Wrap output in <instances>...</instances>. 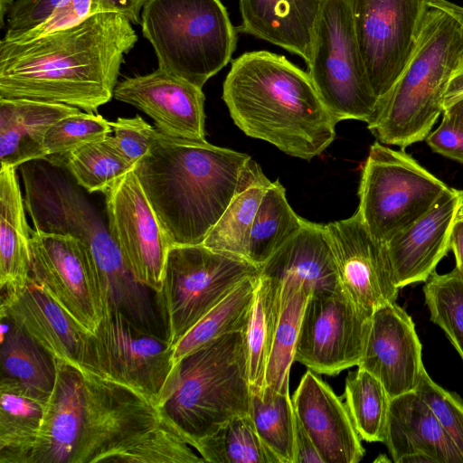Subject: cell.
<instances>
[{
  "label": "cell",
  "mask_w": 463,
  "mask_h": 463,
  "mask_svg": "<svg viewBox=\"0 0 463 463\" xmlns=\"http://www.w3.org/2000/svg\"><path fill=\"white\" fill-rule=\"evenodd\" d=\"M137 35L118 13L24 42H0V98L29 99L96 112L114 95L124 56Z\"/></svg>",
  "instance_id": "1"
},
{
  "label": "cell",
  "mask_w": 463,
  "mask_h": 463,
  "mask_svg": "<svg viewBox=\"0 0 463 463\" xmlns=\"http://www.w3.org/2000/svg\"><path fill=\"white\" fill-rule=\"evenodd\" d=\"M222 99L234 124L288 156L311 160L335 137L337 121L307 72L283 55L248 52L232 62Z\"/></svg>",
  "instance_id": "2"
},
{
  "label": "cell",
  "mask_w": 463,
  "mask_h": 463,
  "mask_svg": "<svg viewBox=\"0 0 463 463\" xmlns=\"http://www.w3.org/2000/svg\"><path fill=\"white\" fill-rule=\"evenodd\" d=\"M250 158L156 128L134 172L172 244L198 245L227 209Z\"/></svg>",
  "instance_id": "3"
},
{
  "label": "cell",
  "mask_w": 463,
  "mask_h": 463,
  "mask_svg": "<svg viewBox=\"0 0 463 463\" xmlns=\"http://www.w3.org/2000/svg\"><path fill=\"white\" fill-rule=\"evenodd\" d=\"M463 71V8L431 0L415 51L369 130L384 145L405 148L425 140L443 112L444 96Z\"/></svg>",
  "instance_id": "4"
},
{
  "label": "cell",
  "mask_w": 463,
  "mask_h": 463,
  "mask_svg": "<svg viewBox=\"0 0 463 463\" xmlns=\"http://www.w3.org/2000/svg\"><path fill=\"white\" fill-rule=\"evenodd\" d=\"M178 364L176 385L161 409L194 449L234 416L250 413L246 331L222 335Z\"/></svg>",
  "instance_id": "5"
},
{
  "label": "cell",
  "mask_w": 463,
  "mask_h": 463,
  "mask_svg": "<svg viewBox=\"0 0 463 463\" xmlns=\"http://www.w3.org/2000/svg\"><path fill=\"white\" fill-rule=\"evenodd\" d=\"M21 173L25 209L34 229L71 234L84 242L99 298L121 302L131 297L138 283L90 202L68 180L41 164L25 163Z\"/></svg>",
  "instance_id": "6"
},
{
  "label": "cell",
  "mask_w": 463,
  "mask_h": 463,
  "mask_svg": "<svg viewBox=\"0 0 463 463\" xmlns=\"http://www.w3.org/2000/svg\"><path fill=\"white\" fill-rule=\"evenodd\" d=\"M141 27L158 68L201 89L236 48V30L220 0H148Z\"/></svg>",
  "instance_id": "7"
},
{
  "label": "cell",
  "mask_w": 463,
  "mask_h": 463,
  "mask_svg": "<svg viewBox=\"0 0 463 463\" xmlns=\"http://www.w3.org/2000/svg\"><path fill=\"white\" fill-rule=\"evenodd\" d=\"M261 268L198 245H172L163 284L155 293L166 339L173 346L207 312Z\"/></svg>",
  "instance_id": "8"
},
{
  "label": "cell",
  "mask_w": 463,
  "mask_h": 463,
  "mask_svg": "<svg viewBox=\"0 0 463 463\" xmlns=\"http://www.w3.org/2000/svg\"><path fill=\"white\" fill-rule=\"evenodd\" d=\"M308 75L322 102L339 122L372 123L379 101L357 44L350 0H322L312 41Z\"/></svg>",
  "instance_id": "9"
},
{
  "label": "cell",
  "mask_w": 463,
  "mask_h": 463,
  "mask_svg": "<svg viewBox=\"0 0 463 463\" xmlns=\"http://www.w3.org/2000/svg\"><path fill=\"white\" fill-rule=\"evenodd\" d=\"M449 188L404 148L375 141L362 169L357 211L373 236L385 243L425 214Z\"/></svg>",
  "instance_id": "10"
},
{
  "label": "cell",
  "mask_w": 463,
  "mask_h": 463,
  "mask_svg": "<svg viewBox=\"0 0 463 463\" xmlns=\"http://www.w3.org/2000/svg\"><path fill=\"white\" fill-rule=\"evenodd\" d=\"M90 339L92 372L129 386L163 407L179 373L165 336L112 315L101 318Z\"/></svg>",
  "instance_id": "11"
},
{
  "label": "cell",
  "mask_w": 463,
  "mask_h": 463,
  "mask_svg": "<svg viewBox=\"0 0 463 463\" xmlns=\"http://www.w3.org/2000/svg\"><path fill=\"white\" fill-rule=\"evenodd\" d=\"M430 1L350 0L360 54L379 106L415 51Z\"/></svg>",
  "instance_id": "12"
},
{
  "label": "cell",
  "mask_w": 463,
  "mask_h": 463,
  "mask_svg": "<svg viewBox=\"0 0 463 463\" xmlns=\"http://www.w3.org/2000/svg\"><path fill=\"white\" fill-rule=\"evenodd\" d=\"M370 320L341 289L311 294L302 314L295 361L327 375L357 366Z\"/></svg>",
  "instance_id": "13"
},
{
  "label": "cell",
  "mask_w": 463,
  "mask_h": 463,
  "mask_svg": "<svg viewBox=\"0 0 463 463\" xmlns=\"http://www.w3.org/2000/svg\"><path fill=\"white\" fill-rule=\"evenodd\" d=\"M104 194L109 232L127 267L140 284L155 293L159 291L173 244L134 169Z\"/></svg>",
  "instance_id": "14"
},
{
  "label": "cell",
  "mask_w": 463,
  "mask_h": 463,
  "mask_svg": "<svg viewBox=\"0 0 463 463\" xmlns=\"http://www.w3.org/2000/svg\"><path fill=\"white\" fill-rule=\"evenodd\" d=\"M83 378L84 419L71 463H96L104 453L154 423L161 408L123 383L90 370Z\"/></svg>",
  "instance_id": "15"
},
{
  "label": "cell",
  "mask_w": 463,
  "mask_h": 463,
  "mask_svg": "<svg viewBox=\"0 0 463 463\" xmlns=\"http://www.w3.org/2000/svg\"><path fill=\"white\" fill-rule=\"evenodd\" d=\"M31 278L85 331L95 332L101 314L84 242L71 234L31 229Z\"/></svg>",
  "instance_id": "16"
},
{
  "label": "cell",
  "mask_w": 463,
  "mask_h": 463,
  "mask_svg": "<svg viewBox=\"0 0 463 463\" xmlns=\"http://www.w3.org/2000/svg\"><path fill=\"white\" fill-rule=\"evenodd\" d=\"M344 294L364 314L395 303L398 288L383 242L373 236L358 211L326 224Z\"/></svg>",
  "instance_id": "17"
},
{
  "label": "cell",
  "mask_w": 463,
  "mask_h": 463,
  "mask_svg": "<svg viewBox=\"0 0 463 463\" xmlns=\"http://www.w3.org/2000/svg\"><path fill=\"white\" fill-rule=\"evenodd\" d=\"M1 291V317L23 328L54 358L79 371H91L90 334L31 277L24 286Z\"/></svg>",
  "instance_id": "18"
},
{
  "label": "cell",
  "mask_w": 463,
  "mask_h": 463,
  "mask_svg": "<svg viewBox=\"0 0 463 463\" xmlns=\"http://www.w3.org/2000/svg\"><path fill=\"white\" fill-rule=\"evenodd\" d=\"M421 344L411 316L398 304L374 310L358 368L384 386L390 398L416 390L425 371Z\"/></svg>",
  "instance_id": "19"
},
{
  "label": "cell",
  "mask_w": 463,
  "mask_h": 463,
  "mask_svg": "<svg viewBox=\"0 0 463 463\" xmlns=\"http://www.w3.org/2000/svg\"><path fill=\"white\" fill-rule=\"evenodd\" d=\"M113 97L145 112L164 134L205 139V97L202 89L160 68L118 82Z\"/></svg>",
  "instance_id": "20"
},
{
  "label": "cell",
  "mask_w": 463,
  "mask_h": 463,
  "mask_svg": "<svg viewBox=\"0 0 463 463\" xmlns=\"http://www.w3.org/2000/svg\"><path fill=\"white\" fill-rule=\"evenodd\" d=\"M463 190L449 187L417 221L384 243L398 288L425 282L450 250Z\"/></svg>",
  "instance_id": "21"
},
{
  "label": "cell",
  "mask_w": 463,
  "mask_h": 463,
  "mask_svg": "<svg viewBox=\"0 0 463 463\" xmlns=\"http://www.w3.org/2000/svg\"><path fill=\"white\" fill-rule=\"evenodd\" d=\"M291 400L324 463H358L364 458L361 438L346 405L313 371L303 375Z\"/></svg>",
  "instance_id": "22"
},
{
  "label": "cell",
  "mask_w": 463,
  "mask_h": 463,
  "mask_svg": "<svg viewBox=\"0 0 463 463\" xmlns=\"http://www.w3.org/2000/svg\"><path fill=\"white\" fill-rule=\"evenodd\" d=\"M395 463H463V456L416 391L391 399L383 442Z\"/></svg>",
  "instance_id": "23"
},
{
  "label": "cell",
  "mask_w": 463,
  "mask_h": 463,
  "mask_svg": "<svg viewBox=\"0 0 463 463\" xmlns=\"http://www.w3.org/2000/svg\"><path fill=\"white\" fill-rule=\"evenodd\" d=\"M56 377L48 398L32 463H71L84 419L81 373L54 358Z\"/></svg>",
  "instance_id": "24"
},
{
  "label": "cell",
  "mask_w": 463,
  "mask_h": 463,
  "mask_svg": "<svg viewBox=\"0 0 463 463\" xmlns=\"http://www.w3.org/2000/svg\"><path fill=\"white\" fill-rule=\"evenodd\" d=\"M322 0H239V31L300 56L306 63Z\"/></svg>",
  "instance_id": "25"
},
{
  "label": "cell",
  "mask_w": 463,
  "mask_h": 463,
  "mask_svg": "<svg viewBox=\"0 0 463 463\" xmlns=\"http://www.w3.org/2000/svg\"><path fill=\"white\" fill-rule=\"evenodd\" d=\"M80 109L62 103L0 98V163L14 167L48 159L44 137L60 119Z\"/></svg>",
  "instance_id": "26"
},
{
  "label": "cell",
  "mask_w": 463,
  "mask_h": 463,
  "mask_svg": "<svg viewBox=\"0 0 463 463\" xmlns=\"http://www.w3.org/2000/svg\"><path fill=\"white\" fill-rule=\"evenodd\" d=\"M260 274L298 281L312 294L341 289L326 225L308 221L269 259Z\"/></svg>",
  "instance_id": "27"
},
{
  "label": "cell",
  "mask_w": 463,
  "mask_h": 463,
  "mask_svg": "<svg viewBox=\"0 0 463 463\" xmlns=\"http://www.w3.org/2000/svg\"><path fill=\"white\" fill-rule=\"evenodd\" d=\"M31 277V228L15 168L0 169V288L24 286Z\"/></svg>",
  "instance_id": "28"
},
{
  "label": "cell",
  "mask_w": 463,
  "mask_h": 463,
  "mask_svg": "<svg viewBox=\"0 0 463 463\" xmlns=\"http://www.w3.org/2000/svg\"><path fill=\"white\" fill-rule=\"evenodd\" d=\"M48 398L1 378L0 463H32Z\"/></svg>",
  "instance_id": "29"
},
{
  "label": "cell",
  "mask_w": 463,
  "mask_h": 463,
  "mask_svg": "<svg viewBox=\"0 0 463 463\" xmlns=\"http://www.w3.org/2000/svg\"><path fill=\"white\" fill-rule=\"evenodd\" d=\"M271 183L250 158L242 169L235 195L202 244L247 260L252 223Z\"/></svg>",
  "instance_id": "30"
},
{
  "label": "cell",
  "mask_w": 463,
  "mask_h": 463,
  "mask_svg": "<svg viewBox=\"0 0 463 463\" xmlns=\"http://www.w3.org/2000/svg\"><path fill=\"white\" fill-rule=\"evenodd\" d=\"M186 437L162 411L159 418L101 455L96 463H200Z\"/></svg>",
  "instance_id": "31"
},
{
  "label": "cell",
  "mask_w": 463,
  "mask_h": 463,
  "mask_svg": "<svg viewBox=\"0 0 463 463\" xmlns=\"http://www.w3.org/2000/svg\"><path fill=\"white\" fill-rule=\"evenodd\" d=\"M1 319L2 377L48 398L56 377L54 357L12 320Z\"/></svg>",
  "instance_id": "32"
},
{
  "label": "cell",
  "mask_w": 463,
  "mask_h": 463,
  "mask_svg": "<svg viewBox=\"0 0 463 463\" xmlns=\"http://www.w3.org/2000/svg\"><path fill=\"white\" fill-rule=\"evenodd\" d=\"M259 277L249 278L238 285L172 346L175 364L222 335L246 331Z\"/></svg>",
  "instance_id": "33"
},
{
  "label": "cell",
  "mask_w": 463,
  "mask_h": 463,
  "mask_svg": "<svg viewBox=\"0 0 463 463\" xmlns=\"http://www.w3.org/2000/svg\"><path fill=\"white\" fill-rule=\"evenodd\" d=\"M306 222L289 205L280 182H272L262 196L252 223L247 260L261 268Z\"/></svg>",
  "instance_id": "34"
},
{
  "label": "cell",
  "mask_w": 463,
  "mask_h": 463,
  "mask_svg": "<svg viewBox=\"0 0 463 463\" xmlns=\"http://www.w3.org/2000/svg\"><path fill=\"white\" fill-rule=\"evenodd\" d=\"M282 302L280 280L260 274L246 329L250 389L263 390Z\"/></svg>",
  "instance_id": "35"
},
{
  "label": "cell",
  "mask_w": 463,
  "mask_h": 463,
  "mask_svg": "<svg viewBox=\"0 0 463 463\" xmlns=\"http://www.w3.org/2000/svg\"><path fill=\"white\" fill-rule=\"evenodd\" d=\"M280 281L282 283L281 310L267 364L264 387L279 392H288L289 372L295 361L302 314L312 293L298 281L291 279Z\"/></svg>",
  "instance_id": "36"
},
{
  "label": "cell",
  "mask_w": 463,
  "mask_h": 463,
  "mask_svg": "<svg viewBox=\"0 0 463 463\" xmlns=\"http://www.w3.org/2000/svg\"><path fill=\"white\" fill-rule=\"evenodd\" d=\"M250 415L257 433L280 463H295L296 414L289 392L250 389Z\"/></svg>",
  "instance_id": "37"
},
{
  "label": "cell",
  "mask_w": 463,
  "mask_h": 463,
  "mask_svg": "<svg viewBox=\"0 0 463 463\" xmlns=\"http://www.w3.org/2000/svg\"><path fill=\"white\" fill-rule=\"evenodd\" d=\"M210 463H280L262 441L250 413L236 415L194 446Z\"/></svg>",
  "instance_id": "38"
},
{
  "label": "cell",
  "mask_w": 463,
  "mask_h": 463,
  "mask_svg": "<svg viewBox=\"0 0 463 463\" xmlns=\"http://www.w3.org/2000/svg\"><path fill=\"white\" fill-rule=\"evenodd\" d=\"M345 405L360 438L384 442L391 398L372 373L358 368L349 373L345 387Z\"/></svg>",
  "instance_id": "39"
},
{
  "label": "cell",
  "mask_w": 463,
  "mask_h": 463,
  "mask_svg": "<svg viewBox=\"0 0 463 463\" xmlns=\"http://www.w3.org/2000/svg\"><path fill=\"white\" fill-rule=\"evenodd\" d=\"M57 157L62 158L77 184L89 193H106L118 178L134 169L107 137Z\"/></svg>",
  "instance_id": "40"
},
{
  "label": "cell",
  "mask_w": 463,
  "mask_h": 463,
  "mask_svg": "<svg viewBox=\"0 0 463 463\" xmlns=\"http://www.w3.org/2000/svg\"><path fill=\"white\" fill-rule=\"evenodd\" d=\"M430 320L439 326L463 362V276L454 269L433 272L423 287Z\"/></svg>",
  "instance_id": "41"
},
{
  "label": "cell",
  "mask_w": 463,
  "mask_h": 463,
  "mask_svg": "<svg viewBox=\"0 0 463 463\" xmlns=\"http://www.w3.org/2000/svg\"><path fill=\"white\" fill-rule=\"evenodd\" d=\"M148 0H64L38 25L5 42H24L77 24L99 13H118L141 24V12Z\"/></svg>",
  "instance_id": "42"
},
{
  "label": "cell",
  "mask_w": 463,
  "mask_h": 463,
  "mask_svg": "<svg viewBox=\"0 0 463 463\" xmlns=\"http://www.w3.org/2000/svg\"><path fill=\"white\" fill-rule=\"evenodd\" d=\"M112 133L110 121L93 112L67 116L47 131L44 149L48 158L62 156L89 143L105 139Z\"/></svg>",
  "instance_id": "43"
},
{
  "label": "cell",
  "mask_w": 463,
  "mask_h": 463,
  "mask_svg": "<svg viewBox=\"0 0 463 463\" xmlns=\"http://www.w3.org/2000/svg\"><path fill=\"white\" fill-rule=\"evenodd\" d=\"M415 391L463 456V400L433 382L426 370Z\"/></svg>",
  "instance_id": "44"
},
{
  "label": "cell",
  "mask_w": 463,
  "mask_h": 463,
  "mask_svg": "<svg viewBox=\"0 0 463 463\" xmlns=\"http://www.w3.org/2000/svg\"><path fill=\"white\" fill-rule=\"evenodd\" d=\"M113 136L107 137L110 145L131 165L145 156L152 145L156 128L139 115L110 121Z\"/></svg>",
  "instance_id": "45"
},
{
  "label": "cell",
  "mask_w": 463,
  "mask_h": 463,
  "mask_svg": "<svg viewBox=\"0 0 463 463\" xmlns=\"http://www.w3.org/2000/svg\"><path fill=\"white\" fill-rule=\"evenodd\" d=\"M425 141L430 149L451 160L463 163V128L442 116L439 126Z\"/></svg>",
  "instance_id": "46"
},
{
  "label": "cell",
  "mask_w": 463,
  "mask_h": 463,
  "mask_svg": "<svg viewBox=\"0 0 463 463\" xmlns=\"http://www.w3.org/2000/svg\"><path fill=\"white\" fill-rule=\"evenodd\" d=\"M295 463H324L311 438L296 416Z\"/></svg>",
  "instance_id": "47"
},
{
  "label": "cell",
  "mask_w": 463,
  "mask_h": 463,
  "mask_svg": "<svg viewBox=\"0 0 463 463\" xmlns=\"http://www.w3.org/2000/svg\"><path fill=\"white\" fill-rule=\"evenodd\" d=\"M450 250L454 254L455 269L463 276V222H456L453 227Z\"/></svg>",
  "instance_id": "48"
},
{
  "label": "cell",
  "mask_w": 463,
  "mask_h": 463,
  "mask_svg": "<svg viewBox=\"0 0 463 463\" xmlns=\"http://www.w3.org/2000/svg\"><path fill=\"white\" fill-rule=\"evenodd\" d=\"M463 96V71L453 77L444 96V109Z\"/></svg>",
  "instance_id": "49"
},
{
  "label": "cell",
  "mask_w": 463,
  "mask_h": 463,
  "mask_svg": "<svg viewBox=\"0 0 463 463\" xmlns=\"http://www.w3.org/2000/svg\"><path fill=\"white\" fill-rule=\"evenodd\" d=\"M443 117L463 128V96L443 109Z\"/></svg>",
  "instance_id": "50"
},
{
  "label": "cell",
  "mask_w": 463,
  "mask_h": 463,
  "mask_svg": "<svg viewBox=\"0 0 463 463\" xmlns=\"http://www.w3.org/2000/svg\"><path fill=\"white\" fill-rule=\"evenodd\" d=\"M14 3V0H0V24L2 28L5 24V16L7 15Z\"/></svg>",
  "instance_id": "51"
},
{
  "label": "cell",
  "mask_w": 463,
  "mask_h": 463,
  "mask_svg": "<svg viewBox=\"0 0 463 463\" xmlns=\"http://www.w3.org/2000/svg\"><path fill=\"white\" fill-rule=\"evenodd\" d=\"M456 222H463V203H461L458 210Z\"/></svg>",
  "instance_id": "52"
}]
</instances>
